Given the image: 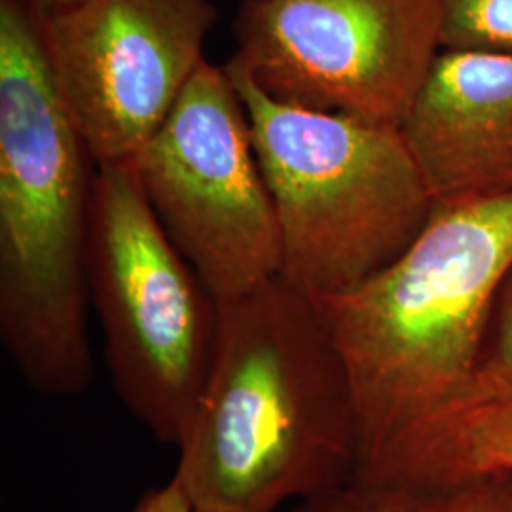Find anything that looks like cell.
Returning a JSON list of instances; mask_svg holds the SVG:
<instances>
[{"label": "cell", "mask_w": 512, "mask_h": 512, "mask_svg": "<svg viewBox=\"0 0 512 512\" xmlns=\"http://www.w3.org/2000/svg\"><path fill=\"white\" fill-rule=\"evenodd\" d=\"M512 475V382L478 372L397 435L355 478L452 486Z\"/></svg>", "instance_id": "10"}, {"label": "cell", "mask_w": 512, "mask_h": 512, "mask_svg": "<svg viewBox=\"0 0 512 512\" xmlns=\"http://www.w3.org/2000/svg\"><path fill=\"white\" fill-rule=\"evenodd\" d=\"M511 268L509 188L435 200L418 236L384 270L346 293L311 296L348 370L359 469L480 372Z\"/></svg>", "instance_id": "3"}, {"label": "cell", "mask_w": 512, "mask_h": 512, "mask_svg": "<svg viewBox=\"0 0 512 512\" xmlns=\"http://www.w3.org/2000/svg\"><path fill=\"white\" fill-rule=\"evenodd\" d=\"M440 48L512 55V0H437Z\"/></svg>", "instance_id": "12"}, {"label": "cell", "mask_w": 512, "mask_h": 512, "mask_svg": "<svg viewBox=\"0 0 512 512\" xmlns=\"http://www.w3.org/2000/svg\"><path fill=\"white\" fill-rule=\"evenodd\" d=\"M194 507L181 482L173 476L162 488H152L139 499L133 512H192Z\"/></svg>", "instance_id": "14"}, {"label": "cell", "mask_w": 512, "mask_h": 512, "mask_svg": "<svg viewBox=\"0 0 512 512\" xmlns=\"http://www.w3.org/2000/svg\"><path fill=\"white\" fill-rule=\"evenodd\" d=\"M192 512H213V511H196V509H194V511Z\"/></svg>", "instance_id": "16"}, {"label": "cell", "mask_w": 512, "mask_h": 512, "mask_svg": "<svg viewBox=\"0 0 512 512\" xmlns=\"http://www.w3.org/2000/svg\"><path fill=\"white\" fill-rule=\"evenodd\" d=\"M177 448L173 476L196 511L275 512L355 478L348 370L310 294L277 275L219 302L213 366Z\"/></svg>", "instance_id": "1"}, {"label": "cell", "mask_w": 512, "mask_h": 512, "mask_svg": "<svg viewBox=\"0 0 512 512\" xmlns=\"http://www.w3.org/2000/svg\"><path fill=\"white\" fill-rule=\"evenodd\" d=\"M399 131L433 200L512 188V55L440 48Z\"/></svg>", "instance_id": "9"}, {"label": "cell", "mask_w": 512, "mask_h": 512, "mask_svg": "<svg viewBox=\"0 0 512 512\" xmlns=\"http://www.w3.org/2000/svg\"><path fill=\"white\" fill-rule=\"evenodd\" d=\"M285 512H512V475L452 486H408L353 478L294 501Z\"/></svg>", "instance_id": "11"}, {"label": "cell", "mask_w": 512, "mask_h": 512, "mask_svg": "<svg viewBox=\"0 0 512 512\" xmlns=\"http://www.w3.org/2000/svg\"><path fill=\"white\" fill-rule=\"evenodd\" d=\"M480 370L512 382V268L495 298L480 355Z\"/></svg>", "instance_id": "13"}, {"label": "cell", "mask_w": 512, "mask_h": 512, "mask_svg": "<svg viewBox=\"0 0 512 512\" xmlns=\"http://www.w3.org/2000/svg\"><path fill=\"white\" fill-rule=\"evenodd\" d=\"M226 71L274 200L279 275L310 296L363 285L418 236L435 203L401 131L277 103Z\"/></svg>", "instance_id": "4"}, {"label": "cell", "mask_w": 512, "mask_h": 512, "mask_svg": "<svg viewBox=\"0 0 512 512\" xmlns=\"http://www.w3.org/2000/svg\"><path fill=\"white\" fill-rule=\"evenodd\" d=\"M95 173L55 93L42 16L0 0V340L23 382L50 399L93 380Z\"/></svg>", "instance_id": "2"}, {"label": "cell", "mask_w": 512, "mask_h": 512, "mask_svg": "<svg viewBox=\"0 0 512 512\" xmlns=\"http://www.w3.org/2000/svg\"><path fill=\"white\" fill-rule=\"evenodd\" d=\"M88 281L114 393L179 446L215 359L219 302L167 238L131 160L97 165Z\"/></svg>", "instance_id": "5"}, {"label": "cell", "mask_w": 512, "mask_h": 512, "mask_svg": "<svg viewBox=\"0 0 512 512\" xmlns=\"http://www.w3.org/2000/svg\"><path fill=\"white\" fill-rule=\"evenodd\" d=\"M25 4H29L33 10H37L40 16H52L57 14L69 6H73L78 0H23Z\"/></svg>", "instance_id": "15"}, {"label": "cell", "mask_w": 512, "mask_h": 512, "mask_svg": "<svg viewBox=\"0 0 512 512\" xmlns=\"http://www.w3.org/2000/svg\"><path fill=\"white\" fill-rule=\"evenodd\" d=\"M131 162L167 238L217 302L279 275L274 200L247 107L224 65L203 61Z\"/></svg>", "instance_id": "6"}, {"label": "cell", "mask_w": 512, "mask_h": 512, "mask_svg": "<svg viewBox=\"0 0 512 512\" xmlns=\"http://www.w3.org/2000/svg\"><path fill=\"white\" fill-rule=\"evenodd\" d=\"M224 63L277 103L401 128L440 52L437 0H239Z\"/></svg>", "instance_id": "7"}, {"label": "cell", "mask_w": 512, "mask_h": 512, "mask_svg": "<svg viewBox=\"0 0 512 512\" xmlns=\"http://www.w3.org/2000/svg\"><path fill=\"white\" fill-rule=\"evenodd\" d=\"M215 19L211 0H78L42 16L55 93L95 164L145 147L202 67Z\"/></svg>", "instance_id": "8"}]
</instances>
